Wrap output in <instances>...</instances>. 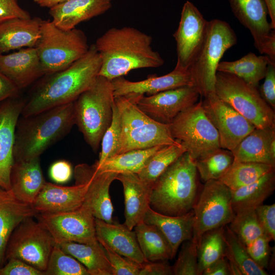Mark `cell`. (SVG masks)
<instances>
[{
  "instance_id": "1",
  "label": "cell",
  "mask_w": 275,
  "mask_h": 275,
  "mask_svg": "<svg viewBox=\"0 0 275 275\" xmlns=\"http://www.w3.org/2000/svg\"><path fill=\"white\" fill-rule=\"evenodd\" d=\"M100 56L95 44L87 53L65 69L44 77L25 101L21 116L26 117L74 102L99 75Z\"/></svg>"
},
{
  "instance_id": "2",
  "label": "cell",
  "mask_w": 275,
  "mask_h": 275,
  "mask_svg": "<svg viewBox=\"0 0 275 275\" xmlns=\"http://www.w3.org/2000/svg\"><path fill=\"white\" fill-rule=\"evenodd\" d=\"M152 42L151 36L133 27L109 29L94 44L101 59L99 75L112 80L132 70L161 66L164 60Z\"/></svg>"
},
{
  "instance_id": "3",
  "label": "cell",
  "mask_w": 275,
  "mask_h": 275,
  "mask_svg": "<svg viewBox=\"0 0 275 275\" xmlns=\"http://www.w3.org/2000/svg\"><path fill=\"white\" fill-rule=\"evenodd\" d=\"M21 117L15 129L14 160L39 157L68 134L75 124L73 102Z\"/></svg>"
},
{
  "instance_id": "4",
  "label": "cell",
  "mask_w": 275,
  "mask_h": 275,
  "mask_svg": "<svg viewBox=\"0 0 275 275\" xmlns=\"http://www.w3.org/2000/svg\"><path fill=\"white\" fill-rule=\"evenodd\" d=\"M197 173L195 160L185 152L154 183L150 207L169 216H180L191 211L197 197Z\"/></svg>"
},
{
  "instance_id": "5",
  "label": "cell",
  "mask_w": 275,
  "mask_h": 275,
  "mask_svg": "<svg viewBox=\"0 0 275 275\" xmlns=\"http://www.w3.org/2000/svg\"><path fill=\"white\" fill-rule=\"evenodd\" d=\"M141 96L115 97L121 122V134L118 154L130 150L176 144L170 124L155 121L137 105Z\"/></svg>"
},
{
  "instance_id": "6",
  "label": "cell",
  "mask_w": 275,
  "mask_h": 275,
  "mask_svg": "<svg viewBox=\"0 0 275 275\" xmlns=\"http://www.w3.org/2000/svg\"><path fill=\"white\" fill-rule=\"evenodd\" d=\"M114 98L111 80L99 75L73 102L75 124L94 151L111 123Z\"/></svg>"
},
{
  "instance_id": "7",
  "label": "cell",
  "mask_w": 275,
  "mask_h": 275,
  "mask_svg": "<svg viewBox=\"0 0 275 275\" xmlns=\"http://www.w3.org/2000/svg\"><path fill=\"white\" fill-rule=\"evenodd\" d=\"M35 47L45 75L68 67L87 53L89 46L81 30H63L43 20Z\"/></svg>"
},
{
  "instance_id": "8",
  "label": "cell",
  "mask_w": 275,
  "mask_h": 275,
  "mask_svg": "<svg viewBox=\"0 0 275 275\" xmlns=\"http://www.w3.org/2000/svg\"><path fill=\"white\" fill-rule=\"evenodd\" d=\"M237 42L235 33L227 22L219 19L208 21L203 44L188 69L201 97L214 93L217 66L225 52Z\"/></svg>"
},
{
  "instance_id": "9",
  "label": "cell",
  "mask_w": 275,
  "mask_h": 275,
  "mask_svg": "<svg viewBox=\"0 0 275 275\" xmlns=\"http://www.w3.org/2000/svg\"><path fill=\"white\" fill-rule=\"evenodd\" d=\"M215 94L257 128H275L273 110L254 87L236 76L217 71Z\"/></svg>"
},
{
  "instance_id": "10",
  "label": "cell",
  "mask_w": 275,
  "mask_h": 275,
  "mask_svg": "<svg viewBox=\"0 0 275 275\" xmlns=\"http://www.w3.org/2000/svg\"><path fill=\"white\" fill-rule=\"evenodd\" d=\"M170 127L173 137L183 144L195 161L221 148L218 132L207 117L202 100L181 112Z\"/></svg>"
},
{
  "instance_id": "11",
  "label": "cell",
  "mask_w": 275,
  "mask_h": 275,
  "mask_svg": "<svg viewBox=\"0 0 275 275\" xmlns=\"http://www.w3.org/2000/svg\"><path fill=\"white\" fill-rule=\"evenodd\" d=\"M193 210L194 215L191 240L198 246L204 233L229 224L234 217L230 189L219 180L205 182Z\"/></svg>"
},
{
  "instance_id": "12",
  "label": "cell",
  "mask_w": 275,
  "mask_h": 275,
  "mask_svg": "<svg viewBox=\"0 0 275 275\" xmlns=\"http://www.w3.org/2000/svg\"><path fill=\"white\" fill-rule=\"evenodd\" d=\"M55 244L45 227L30 217L21 222L11 234L6 248V260L20 259L45 273Z\"/></svg>"
},
{
  "instance_id": "13",
  "label": "cell",
  "mask_w": 275,
  "mask_h": 275,
  "mask_svg": "<svg viewBox=\"0 0 275 275\" xmlns=\"http://www.w3.org/2000/svg\"><path fill=\"white\" fill-rule=\"evenodd\" d=\"M35 216L50 233L56 244L67 242L89 244L98 242L95 218L85 203L73 211L38 213Z\"/></svg>"
},
{
  "instance_id": "14",
  "label": "cell",
  "mask_w": 275,
  "mask_h": 275,
  "mask_svg": "<svg viewBox=\"0 0 275 275\" xmlns=\"http://www.w3.org/2000/svg\"><path fill=\"white\" fill-rule=\"evenodd\" d=\"M202 100L204 112L217 130L222 148L232 151L256 127L215 93Z\"/></svg>"
},
{
  "instance_id": "15",
  "label": "cell",
  "mask_w": 275,
  "mask_h": 275,
  "mask_svg": "<svg viewBox=\"0 0 275 275\" xmlns=\"http://www.w3.org/2000/svg\"><path fill=\"white\" fill-rule=\"evenodd\" d=\"M234 15L250 32L255 48L275 60V31L267 20L264 0H229Z\"/></svg>"
},
{
  "instance_id": "16",
  "label": "cell",
  "mask_w": 275,
  "mask_h": 275,
  "mask_svg": "<svg viewBox=\"0 0 275 275\" xmlns=\"http://www.w3.org/2000/svg\"><path fill=\"white\" fill-rule=\"evenodd\" d=\"M208 22L193 3L187 1L184 4L178 28L173 34L176 42V68L188 69L203 44Z\"/></svg>"
},
{
  "instance_id": "17",
  "label": "cell",
  "mask_w": 275,
  "mask_h": 275,
  "mask_svg": "<svg viewBox=\"0 0 275 275\" xmlns=\"http://www.w3.org/2000/svg\"><path fill=\"white\" fill-rule=\"evenodd\" d=\"M118 173L99 171L94 163L77 165L74 170L75 183H86L88 187L84 203L88 205L95 218L107 223L113 219V206L109 195V188Z\"/></svg>"
},
{
  "instance_id": "18",
  "label": "cell",
  "mask_w": 275,
  "mask_h": 275,
  "mask_svg": "<svg viewBox=\"0 0 275 275\" xmlns=\"http://www.w3.org/2000/svg\"><path fill=\"white\" fill-rule=\"evenodd\" d=\"M200 96L195 86H185L148 96L143 95L137 105L155 121L170 124L181 112L196 103Z\"/></svg>"
},
{
  "instance_id": "19",
  "label": "cell",
  "mask_w": 275,
  "mask_h": 275,
  "mask_svg": "<svg viewBox=\"0 0 275 275\" xmlns=\"http://www.w3.org/2000/svg\"><path fill=\"white\" fill-rule=\"evenodd\" d=\"M25 100L18 96L0 103V187L11 189L15 129Z\"/></svg>"
},
{
  "instance_id": "20",
  "label": "cell",
  "mask_w": 275,
  "mask_h": 275,
  "mask_svg": "<svg viewBox=\"0 0 275 275\" xmlns=\"http://www.w3.org/2000/svg\"><path fill=\"white\" fill-rule=\"evenodd\" d=\"M114 96L151 95L185 86H193L188 69L175 67L169 73L157 76L152 75L144 80L131 81L123 76L111 80Z\"/></svg>"
},
{
  "instance_id": "21",
  "label": "cell",
  "mask_w": 275,
  "mask_h": 275,
  "mask_svg": "<svg viewBox=\"0 0 275 275\" xmlns=\"http://www.w3.org/2000/svg\"><path fill=\"white\" fill-rule=\"evenodd\" d=\"M87 187L86 183L62 186L46 182L32 205L37 213L73 211L83 204Z\"/></svg>"
},
{
  "instance_id": "22",
  "label": "cell",
  "mask_w": 275,
  "mask_h": 275,
  "mask_svg": "<svg viewBox=\"0 0 275 275\" xmlns=\"http://www.w3.org/2000/svg\"><path fill=\"white\" fill-rule=\"evenodd\" d=\"M0 71L20 90L44 75L35 47L21 49L8 54H0Z\"/></svg>"
},
{
  "instance_id": "23",
  "label": "cell",
  "mask_w": 275,
  "mask_h": 275,
  "mask_svg": "<svg viewBox=\"0 0 275 275\" xmlns=\"http://www.w3.org/2000/svg\"><path fill=\"white\" fill-rule=\"evenodd\" d=\"M116 179L123 187L125 205L124 224L130 230L142 222L150 207L152 185L142 180L137 174L119 173Z\"/></svg>"
},
{
  "instance_id": "24",
  "label": "cell",
  "mask_w": 275,
  "mask_h": 275,
  "mask_svg": "<svg viewBox=\"0 0 275 275\" xmlns=\"http://www.w3.org/2000/svg\"><path fill=\"white\" fill-rule=\"evenodd\" d=\"M112 6V0H68L50 8L49 13L57 26L71 30L105 13Z\"/></svg>"
},
{
  "instance_id": "25",
  "label": "cell",
  "mask_w": 275,
  "mask_h": 275,
  "mask_svg": "<svg viewBox=\"0 0 275 275\" xmlns=\"http://www.w3.org/2000/svg\"><path fill=\"white\" fill-rule=\"evenodd\" d=\"M96 235L98 241L104 242L118 254L135 262L143 264L145 259L138 241L136 233L124 224L107 223L95 218Z\"/></svg>"
},
{
  "instance_id": "26",
  "label": "cell",
  "mask_w": 275,
  "mask_h": 275,
  "mask_svg": "<svg viewBox=\"0 0 275 275\" xmlns=\"http://www.w3.org/2000/svg\"><path fill=\"white\" fill-rule=\"evenodd\" d=\"M46 182L39 157L14 160L11 172V190L18 200L32 205Z\"/></svg>"
},
{
  "instance_id": "27",
  "label": "cell",
  "mask_w": 275,
  "mask_h": 275,
  "mask_svg": "<svg viewBox=\"0 0 275 275\" xmlns=\"http://www.w3.org/2000/svg\"><path fill=\"white\" fill-rule=\"evenodd\" d=\"M37 213L32 204L18 200L11 189L0 187V268L6 260L7 246L15 229L23 220Z\"/></svg>"
},
{
  "instance_id": "28",
  "label": "cell",
  "mask_w": 275,
  "mask_h": 275,
  "mask_svg": "<svg viewBox=\"0 0 275 275\" xmlns=\"http://www.w3.org/2000/svg\"><path fill=\"white\" fill-rule=\"evenodd\" d=\"M231 152L235 160L275 167V128H255Z\"/></svg>"
},
{
  "instance_id": "29",
  "label": "cell",
  "mask_w": 275,
  "mask_h": 275,
  "mask_svg": "<svg viewBox=\"0 0 275 275\" xmlns=\"http://www.w3.org/2000/svg\"><path fill=\"white\" fill-rule=\"evenodd\" d=\"M42 20L39 17L16 18L0 23V54L24 47H35Z\"/></svg>"
},
{
  "instance_id": "30",
  "label": "cell",
  "mask_w": 275,
  "mask_h": 275,
  "mask_svg": "<svg viewBox=\"0 0 275 275\" xmlns=\"http://www.w3.org/2000/svg\"><path fill=\"white\" fill-rule=\"evenodd\" d=\"M194 213L193 209L180 216H169L148 208L143 222L155 226L163 234L172 249L173 257L182 243L191 238Z\"/></svg>"
},
{
  "instance_id": "31",
  "label": "cell",
  "mask_w": 275,
  "mask_h": 275,
  "mask_svg": "<svg viewBox=\"0 0 275 275\" xmlns=\"http://www.w3.org/2000/svg\"><path fill=\"white\" fill-rule=\"evenodd\" d=\"M275 188L274 170L254 182L231 191V205L235 213L246 209H255L263 204Z\"/></svg>"
},
{
  "instance_id": "32",
  "label": "cell",
  "mask_w": 275,
  "mask_h": 275,
  "mask_svg": "<svg viewBox=\"0 0 275 275\" xmlns=\"http://www.w3.org/2000/svg\"><path fill=\"white\" fill-rule=\"evenodd\" d=\"M59 246L88 270L90 275H114V270L99 241L95 243L67 242Z\"/></svg>"
},
{
  "instance_id": "33",
  "label": "cell",
  "mask_w": 275,
  "mask_h": 275,
  "mask_svg": "<svg viewBox=\"0 0 275 275\" xmlns=\"http://www.w3.org/2000/svg\"><path fill=\"white\" fill-rule=\"evenodd\" d=\"M270 63H273L265 55L257 56L253 52H249L236 61L220 62L217 71L234 75L249 85L258 88Z\"/></svg>"
},
{
  "instance_id": "34",
  "label": "cell",
  "mask_w": 275,
  "mask_h": 275,
  "mask_svg": "<svg viewBox=\"0 0 275 275\" xmlns=\"http://www.w3.org/2000/svg\"><path fill=\"white\" fill-rule=\"evenodd\" d=\"M134 229L139 245L147 262L168 261L173 258L169 242L155 226L143 221Z\"/></svg>"
},
{
  "instance_id": "35",
  "label": "cell",
  "mask_w": 275,
  "mask_h": 275,
  "mask_svg": "<svg viewBox=\"0 0 275 275\" xmlns=\"http://www.w3.org/2000/svg\"><path fill=\"white\" fill-rule=\"evenodd\" d=\"M163 146L130 150L114 155L105 159L97 169L101 172L138 174L144 168L150 157Z\"/></svg>"
},
{
  "instance_id": "36",
  "label": "cell",
  "mask_w": 275,
  "mask_h": 275,
  "mask_svg": "<svg viewBox=\"0 0 275 275\" xmlns=\"http://www.w3.org/2000/svg\"><path fill=\"white\" fill-rule=\"evenodd\" d=\"M186 152V149L181 142L163 146L150 157L137 175L142 180L153 186L167 169Z\"/></svg>"
},
{
  "instance_id": "37",
  "label": "cell",
  "mask_w": 275,
  "mask_h": 275,
  "mask_svg": "<svg viewBox=\"0 0 275 275\" xmlns=\"http://www.w3.org/2000/svg\"><path fill=\"white\" fill-rule=\"evenodd\" d=\"M274 168L270 164L234 159L229 169L218 180L231 190H235L254 182L264 174L274 170Z\"/></svg>"
},
{
  "instance_id": "38",
  "label": "cell",
  "mask_w": 275,
  "mask_h": 275,
  "mask_svg": "<svg viewBox=\"0 0 275 275\" xmlns=\"http://www.w3.org/2000/svg\"><path fill=\"white\" fill-rule=\"evenodd\" d=\"M225 256L236 266L242 275H267L265 269L258 266L250 257L246 245L227 225L225 226Z\"/></svg>"
},
{
  "instance_id": "39",
  "label": "cell",
  "mask_w": 275,
  "mask_h": 275,
  "mask_svg": "<svg viewBox=\"0 0 275 275\" xmlns=\"http://www.w3.org/2000/svg\"><path fill=\"white\" fill-rule=\"evenodd\" d=\"M225 226L204 233L197 246L198 270L202 275L204 270L210 264L225 256Z\"/></svg>"
},
{
  "instance_id": "40",
  "label": "cell",
  "mask_w": 275,
  "mask_h": 275,
  "mask_svg": "<svg viewBox=\"0 0 275 275\" xmlns=\"http://www.w3.org/2000/svg\"><path fill=\"white\" fill-rule=\"evenodd\" d=\"M234 161L231 151L219 148L195 161L197 172L204 182L218 180L228 171Z\"/></svg>"
},
{
  "instance_id": "41",
  "label": "cell",
  "mask_w": 275,
  "mask_h": 275,
  "mask_svg": "<svg viewBox=\"0 0 275 275\" xmlns=\"http://www.w3.org/2000/svg\"><path fill=\"white\" fill-rule=\"evenodd\" d=\"M45 274L90 275L84 265L56 244L51 252Z\"/></svg>"
},
{
  "instance_id": "42",
  "label": "cell",
  "mask_w": 275,
  "mask_h": 275,
  "mask_svg": "<svg viewBox=\"0 0 275 275\" xmlns=\"http://www.w3.org/2000/svg\"><path fill=\"white\" fill-rule=\"evenodd\" d=\"M229 227L245 245L264 235L254 209L235 213Z\"/></svg>"
},
{
  "instance_id": "43",
  "label": "cell",
  "mask_w": 275,
  "mask_h": 275,
  "mask_svg": "<svg viewBox=\"0 0 275 275\" xmlns=\"http://www.w3.org/2000/svg\"><path fill=\"white\" fill-rule=\"evenodd\" d=\"M121 134L120 115L114 100L112 121L105 131L101 141V150L99 159L96 162L98 166L101 164L108 157L117 154Z\"/></svg>"
},
{
  "instance_id": "44",
  "label": "cell",
  "mask_w": 275,
  "mask_h": 275,
  "mask_svg": "<svg viewBox=\"0 0 275 275\" xmlns=\"http://www.w3.org/2000/svg\"><path fill=\"white\" fill-rule=\"evenodd\" d=\"M172 270L174 275H199L197 246L191 239L184 241Z\"/></svg>"
},
{
  "instance_id": "45",
  "label": "cell",
  "mask_w": 275,
  "mask_h": 275,
  "mask_svg": "<svg viewBox=\"0 0 275 275\" xmlns=\"http://www.w3.org/2000/svg\"><path fill=\"white\" fill-rule=\"evenodd\" d=\"M114 268V275H139L143 264L135 262L115 252L104 242L98 241Z\"/></svg>"
},
{
  "instance_id": "46",
  "label": "cell",
  "mask_w": 275,
  "mask_h": 275,
  "mask_svg": "<svg viewBox=\"0 0 275 275\" xmlns=\"http://www.w3.org/2000/svg\"><path fill=\"white\" fill-rule=\"evenodd\" d=\"M270 241L266 236L263 235L246 245L247 251L253 261L264 269L269 264Z\"/></svg>"
},
{
  "instance_id": "47",
  "label": "cell",
  "mask_w": 275,
  "mask_h": 275,
  "mask_svg": "<svg viewBox=\"0 0 275 275\" xmlns=\"http://www.w3.org/2000/svg\"><path fill=\"white\" fill-rule=\"evenodd\" d=\"M255 212L264 235L270 241L275 240V204L264 205L255 208Z\"/></svg>"
},
{
  "instance_id": "48",
  "label": "cell",
  "mask_w": 275,
  "mask_h": 275,
  "mask_svg": "<svg viewBox=\"0 0 275 275\" xmlns=\"http://www.w3.org/2000/svg\"><path fill=\"white\" fill-rule=\"evenodd\" d=\"M6 264L0 268V275H44L41 271L25 262L16 258L8 260Z\"/></svg>"
},
{
  "instance_id": "49",
  "label": "cell",
  "mask_w": 275,
  "mask_h": 275,
  "mask_svg": "<svg viewBox=\"0 0 275 275\" xmlns=\"http://www.w3.org/2000/svg\"><path fill=\"white\" fill-rule=\"evenodd\" d=\"M264 80L259 92L263 99L273 109H275V64L269 63L264 77Z\"/></svg>"
},
{
  "instance_id": "50",
  "label": "cell",
  "mask_w": 275,
  "mask_h": 275,
  "mask_svg": "<svg viewBox=\"0 0 275 275\" xmlns=\"http://www.w3.org/2000/svg\"><path fill=\"white\" fill-rule=\"evenodd\" d=\"M16 18L28 19L31 16L20 7L17 0H0V23Z\"/></svg>"
},
{
  "instance_id": "51",
  "label": "cell",
  "mask_w": 275,
  "mask_h": 275,
  "mask_svg": "<svg viewBox=\"0 0 275 275\" xmlns=\"http://www.w3.org/2000/svg\"><path fill=\"white\" fill-rule=\"evenodd\" d=\"M72 174V167L70 163L62 160L53 163L49 170L51 178L56 182L63 183L68 181Z\"/></svg>"
},
{
  "instance_id": "52",
  "label": "cell",
  "mask_w": 275,
  "mask_h": 275,
  "mask_svg": "<svg viewBox=\"0 0 275 275\" xmlns=\"http://www.w3.org/2000/svg\"><path fill=\"white\" fill-rule=\"evenodd\" d=\"M172 266L167 261L159 262H147L143 264L139 275H171Z\"/></svg>"
},
{
  "instance_id": "53",
  "label": "cell",
  "mask_w": 275,
  "mask_h": 275,
  "mask_svg": "<svg viewBox=\"0 0 275 275\" xmlns=\"http://www.w3.org/2000/svg\"><path fill=\"white\" fill-rule=\"evenodd\" d=\"M20 89L9 78L0 71V103L19 95Z\"/></svg>"
},
{
  "instance_id": "54",
  "label": "cell",
  "mask_w": 275,
  "mask_h": 275,
  "mask_svg": "<svg viewBox=\"0 0 275 275\" xmlns=\"http://www.w3.org/2000/svg\"><path fill=\"white\" fill-rule=\"evenodd\" d=\"M202 275H230L229 263L225 256L207 267Z\"/></svg>"
},
{
  "instance_id": "55",
  "label": "cell",
  "mask_w": 275,
  "mask_h": 275,
  "mask_svg": "<svg viewBox=\"0 0 275 275\" xmlns=\"http://www.w3.org/2000/svg\"><path fill=\"white\" fill-rule=\"evenodd\" d=\"M270 18V25L272 29H275V0H264Z\"/></svg>"
},
{
  "instance_id": "56",
  "label": "cell",
  "mask_w": 275,
  "mask_h": 275,
  "mask_svg": "<svg viewBox=\"0 0 275 275\" xmlns=\"http://www.w3.org/2000/svg\"><path fill=\"white\" fill-rule=\"evenodd\" d=\"M67 1L68 0H34V2L39 6L49 9Z\"/></svg>"
}]
</instances>
